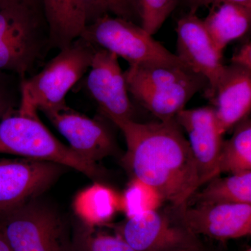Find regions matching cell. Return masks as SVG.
<instances>
[{"label": "cell", "mask_w": 251, "mask_h": 251, "mask_svg": "<svg viewBox=\"0 0 251 251\" xmlns=\"http://www.w3.org/2000/svg\"><path fill=\"white\" fill-rule=\"evenodd\" d=\"M0 251H11L1 230H0Z\"/></svg>", "instance_id": "cell-29"}, {"label": "cell", "mask_w": 251, "mask_h": 251, "mask_svg": "<svg viewBox=\"0 0 251 251\" xmlns=\"http://www.w3.org/2000/svg\"><path fill=\"white\" fill-rule=\"evenodd\" d=\"M164 202L156 188L133 177L121 197V209L129 219L159 209Z\"/></svg>", "instance_id": "cell-21"}, {"label": "cell", "mask_w": 251, "mask_h": 251, "mask_svg": "<svg viewBox=\"0 0 251 251\" xmlns=\"http://www.w3.org/2000/svg\"><path fill=\"white\" fill-rule=\"evenodd\" d=\"M74 207L80 221L94 227L108 222L121 209V197L111 188L95 184L79 194Z\"/></svg>", "instance_id": "cell-19"}, {"label": "cell", "mask_w": 251, "mask_h": 251, "mask_svg": "<svg viewBox=\"0 0 251 251\" xmlns=\"http://www.w3.org/2000/svg\"><path fill=\"white\" fill-rule=\"evenodd\" d=\"M205 184L191 197L195 204H251V171L224 178L217 176Z\"/></svg>", "instance_id": "cell-18"}, {"label": "cell", "mask_w": 251, "mask_h": 251, "mask_svg": "<svg viewBox=\"0 0 251 251\" xmlns=\"http://www.w3.org/2000/svg\"><path fill=\"white\" fill-rule=\"evenodd\" d=\"M138 4L140 26L153 36L177 6V0H138Z\"/></svg>", "instance_id": "cell-24"}, {"label": "cell", "mask_w": 251, "mask_h": 251, "mask_svg": "<svg viewBox=\"0 0 251 251\" xmlns=\"http://www.w3.org/2000/svg\"><path fill=\"white\" fill-rule=\"evenodd\" d=\"M66 168L32 158H0V214L39 198Z\"/></svg>", "instance_id": "cell-9"}, {"label": "cell", "mask_w": 251, "mask_h": 251, "mask_svg": "<svg viewBox=\"0 0 251 251\" xmlns=\"http://www.w3.org/2000/svg\"><path fill=\"white\" fill-rule=\"evenodd\" d=\"M0 230L11 251H72L73 226L38 198L0 214Z\"/></svg>", "instance_id": "cell-5"}, {"label": "cell", "mask_w": 251, "mask_h": 251, "mask_svg": "<svg viewBox=\"0 0 251 251\" xmlns=\"http://www.w3.org/2000/svg\"><path fill=\"white\" fill-rule=\"evenodd\" d=\"M49 32V48L59 50L80 37L87 26L79 0H41Z\"/></svg>", "instance_id": "cell-17"}, {"label": "cell", "mask_w": 251, "mask_h": 251, "mask_svg": "<svg viewBox=\"0 0 251 251\" xmlns=\"http://www.w3.org/2000/svg\"><path fill=\"white\" fill-rule=\"evenodd\" d=\"M225 1L237 3L251 8V0H177V5L180 4L188 9L190 14H195L202 7H209L211 5L219 4Z\"/></svg>", "instance_id": "cell-25"}, {"label": "cell", "mask_w": 251, "mask_h": 251, "mask_svg": "<svg viewBox=\"0 0 251 251\" xmlns=\"http://www.w3.org/2000/svg\"><path fill=\"white\" fill-rule=\"evenodd\" d=\"M175 120L187 133L201 187L219 176V157L224 140L214 109L211 106L184 109L176 115Z\"/></svg>", "instance_id": "cell-14"}, {"label": "cell", "mask_w": 251, "mask_h": 251, "mask_svg": "<svg viewBox=\"0 0 251 251\" xmlns=\"http://www.w3.org/2000/svg\"><path fill=\"white\" fill-rule=\"evenodd\" d=\"M80 37L97 49L125 59L129 67L142 64L188 67L136 23L105 15L87 25ZM189 68V67H188Z\"/></svg>", "instance_id": "cell-6"}, {"label": "cell", "mask_w": 251, "mask_h": 251, "mask_svg": "<svg viewBox=\"0 0 251 251\" xmlns=\"http://www.w3.org/2000/svg\"><path fill=\"white\" fill-rule=\"evenodd\" d=\"M182 251H210L208 250L204 246L202 247L195 248V249H188V250H185Z\"/></svg>", "instance_id": "cell-30"}, {"label": "cell", "mask_w": 251, "mask_h": 251, "mask_svg": "<svg viewBox=\"0 0 251 251\" xmlns=\"http://www.w3.org/2000/svg\"><path fill=\"white\" fill-rule=\"evenodd\" d=\"M10 110L11 108H10L6 97L0 92V122Z\"/></svg>", "instance_id": "cell-28"}, {"label": "cell", "mask_w": 251, "mask_h": 251, "mask_svg": "<svg viewBox=\"0 0 251 251\" xmlns=\"http://www.w3.org/2000/svg\"><path fill=\"white\" fill-rule=\"evenodd\" d=\"M49 46V34L41 29L37 8L17 6L0 9V69L22 78Z\"/></svg>", "instance_id": "cell-7"}, {"label": "cell", "mask_w": 251, "mask_h": 251, "mask_svg": "<svg viewBox=\"0 0 251 251\" xmlns=\"http://www.w3.org/2000/svg\"><path fill=\"white\" fill-rule=\"evenodd\" d=\"M0 153L58 163L92 179L101 173L97 164L86 161L59 142L38 117L37 112L11 110L0 122Z\"/></svg>", "instance_id": "cell-3"}, {"label": "cell", "mask_w": 251, "mask_h": 251, "mask_svg": "<svg viewBox=\"0 0 251 251\" xmlns=\"http://www.w3.org/2000/svg\"><path fill=\"white\" fill-rule=\"evenodd\" d=\"M72 251H135L118 235L99 233L80 221L73 226Z\"/></svg>", "instance_id": "cell-22"}, {"label": "cell", "mask_w": 251, "mask_h": 251, "mask_svg": "<svg viewBox=\"0 0 251 251\" xmlns=\"http://www.w3.org/2000/svg\"><path fill=\"white\" fill-rule=\"evenodd\" d=\"M175 216L197 236L227 240L251 234V204H222L173 206Z\"/></svg>", "instance_id": "cell-11"}, {"label": "cell", "mask_w": 251, "mask_h": 251, "mask_svg": "<svg viewBox=\"0 0 251 251\" xmlns=\"http://www.w3.org/2000/svg\"><path fill=\"white\" fill-rule=\"evenodd\" d=\"M128 93L159 121L175 119L197 92H206L205 77L187 67L142 64L125 72Z\"/></svg>", "instance_id": "cell-2"}, {"label": "cell", "mask_w": 251, "mask_h": 251, "mask_svg": "<svg viewBox=\"0 0 251 251\" xmlns=\"http://www.w3.org/2000/svg\"><path fill=\"white\" fill-rule=\"evenodd\" d=\"M210 101L224 134L250 113L251 70L232 64L225 66Z\"/></svg>", "instance_id": "cell-15"}, {"label": "cell", "mask_w": 251, "mask_h": 251, "mask_svg": "<svg viewBox=\"0 0 251 251\" xmlns=\"http://www.w3.org/2000/svg\"><path fill=\"white\" fill-rule=\"evenodd\" d=\"M203 24L216 49L223 51L229 43L245 35L251 28V8L225 1L209 6Z\"/></svg>", "instance_id": "cell-16"}, {"label": "cell", "mask_w": 251, "mask_h": 251, "mask_svg": "<svg viewBox=\"0 0 251 251\" xmlns=\"http://www.w3.org/2000/svg\"><path fill=\"white\" fill-rule=\"evenodd\" d=\"M85 83L100 113L114 125L134 120V107L116 54L97 49Z\"/></svg>", "instance_id": "cell-10"}, {"label": "cell", "mask_w": 251, "mask_h": 251, "mask_svg": "<svg viewBox=\"0 0 251 251\" xmlns=\"http://www.w3.org/2000/svg\"><path fill=\"white\" fill-rule=\"evenodd\" d=\"M41 0H0V9L17 6H27L37 8Z\"/></svg>", "instance_id": "cell-27"}, {"label": "cell", "mask_w": 251, "mask_h": 251, "mask_svg": "<svg viewBox=\"0 0 251 251\" xmlns=\"http://www.w3.org/2000/svg\"><path fill=\"white\" fill-rule=\"evenodd\" d=\"M42 112L67 140L69 147L86 161L97 164L116 151L113 134L100 120L82 115L66 103Z\"/></svg>", "instance_id": "cell-12"}, {"label": "cell", "mask_w": 251, "mask_h": 251, "mask_svg": "<svg viewBox=\"0 0 251 251\" xmlns=\"http://www.w3.org/2000/svg\"><path fill=\"white\" fill-rule=\"evenodd\" d=\"M232 138L224 140L219 161V175L251 171V122L249 116L234 127Z\"/></svg>", "instance_id": "cell-20"}, {"label": "cell", "mask_w": 251, "mask_h": 251, "mask_svg": "<svg viewBox=\"0 0 251 251\" xmlns=\"http://www.w3.org/2000/svg\"><path fill=\"white\" fill-rule=\"evenodd\" d=\"M244 251H251V248L250 247H249L247 248V249H246Z\"/></svg>", "instance_id": "cell-31"}, {"label": "cell", "mask_w": 251, "mask_h": 251, "mask_svg": "<svg viewBox=\"0 0 251 251\" xmlns=\"http://www.w3.org/2000/svg\"><path fill=\"white\" fill-rule=\"evenodd\" d=\"M176 55L191 70L205 77L208 88L204 96L209 100L224 72L223 54L208 34L202 20L187 13L177 22Z\"/></svg>", "instance_id": "cell-13"}, {"label": "cell", "mask_w": 251, "mask_h": 251, "mask_svg": "<svg viewBox=\"0 0 251 251\" xmlns=\"http://www.w3.org/2000/svg\"><path fill=\"white\" fill-rule=\"evenodd\" d=\"M79 2L87 25L105 15L140 23L138 0H79Z\"/></svg>", "instance_id": "cell-23"}, {"label": "cell", "mask_w": 251, "mask_h": 251, "mask_svg": "<svg viewBox=\"0 0 251 251\" xmlns=\"http://www.w3.org/2000/svg\"><path fill=\"white\" fill-rule=\"evenodd\" d=\"M97 48L82 37L59 50L40 72L21 82L19 110L37 112L58 108L90 69Z\"/></svg>", "instance_id": "cell-4"}, {"label": "cell", "mask_w": 251, "mask_h": 251, "mask_svg": "<svg viewBox=\"0 0 251 251\" xmlns=\"http://www.w3.org/2000/svg\"><path fill=\"white\" fill-rule=\"evenodd\" d=\"M125 135L123 161L133 177L156 188L171 206L186 204L199 188L198 168L188 140L175 119L117 126Z\"/></svg>", "instance_id": "cell-1"}, {"label": "cell", "mask_w": 251, "mask_h": 251, "mask_svg": "<svg viewBox=\"0 0 251 251\" xmlns=\"http://www.w3.org/2000/svg\"><path fill=\"white\" fill-rule=\"evenodd\" d=\"M120 236L135 251H182L204 246L199 236L181 224L173 208L126 219L116 227Z\"/></svg>", "instance_id": "cell-8"}, {"label": "cell", "mask_w": 251, "mask_h": 251, "mask_svg": "<svg viewBox=\"0 0 251 251\" xmlns=\"http://www.w3.org/2000/svg\"><path fill=\"white\" fill-rule=\"evenodd\" d=\"M231 64L251 70V43L250 41L244 43L239 49L236 50L231 59Z\"/></svg>", "instance_id": "cell-26"}]
</instances>
